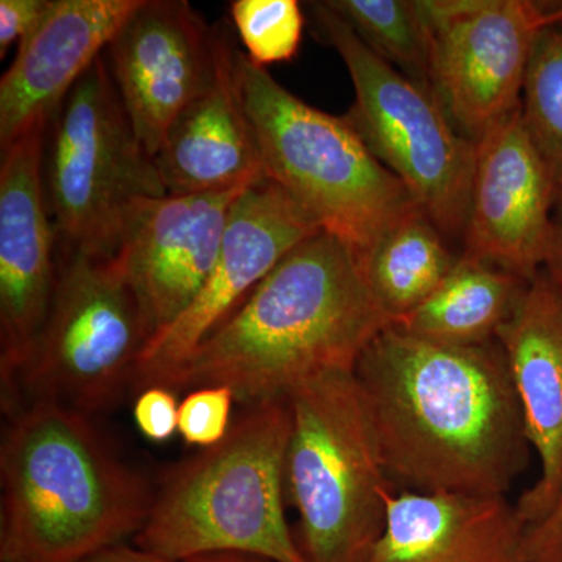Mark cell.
<instances>
[{
    "label": "cell",
    "mask_w": 562,
    "mask_h": 562,
    "mask_svg": "<svg viewBox=\"0 0 562 562\" xmlns=\"http://www.w3.org/2000/svg\"><path fill=\"white\" fill-rule=\"evenodd\" d=\"M387 479L416 492L505 495L530 441L501 342L384 328L355 368Z\"/></svg>",
    "instance_id": "obj_1"
},
{
    "label": "cell",
    "mask_w": 562,
    "mask_h": 562,
    "mask_svg": "<svg viewBox=\"0 0 562 562\" xmlns=\"http://www.w3.org/2000/svg\"><path fill=\"white\" fill-rule=\"evenodd\" d=\"M390 325L366 286L357 250L319 232L155 384L173 392L227 386L246 406L288 401L314 376L355 372L362 351Z\"/></svg>",
    "instance_id": "obj_2"
},
{
    "label": "cell",
    "mask_w": 562,
    "mask_h": 562,
    "mask_svg": "<svg viewBox=\"0 0 562 562\" xmlns=\"http://www.w3.org/2000/svg\"><path fill=\"white\" fill-rule=\"evenodd\" d=\"M0 446V561L81 562L143 530L154 490L92 417L22 403Z\"/></svg>",
    "instance_id": "obj_3"
},
{
    "label": "cell",
    "mask_w": 562,
    "mask_h": 562,
    "mask_svg": "<svg viewBox=\"0 0 562 562\" xmlns=\"http://www.w3.org/2000/svg\"><path fill=\"white\" fill-rule=\"evenodd\" d=\"M290 402L247 406L224 441L172 464L133 542L171 562L244 553L306 562L286 514Z\"/></svg>",
    "instance_id": "obj_4"
},
{
    "label": "cell",
    "mask_w": 562,
    "mask_h": 562,
    "mask_svg": "<svg viewBox=\"0 0 562 562\" xmlns=\"http://www.w3.org/2000/svg\"><path fill=\"white\" fill-rule=\"evenodd\" d=\"M238 76L266 179L283 188L322 232L360 254L420 210L344 116L303 102L241 50Z\"/></svg>",
    "instance_id": "obj_5"
},
{
    "label": "cell",
    "mask_w": 562,
    "mask_h": 562,
    "mask_svg": "<svg viewBox=\"0 0 562 562\" xmlns=\"http://www.w3.org/2000/svg\"><path fill=\"white\" fill-rule=\"evenodd\" d=\"M286 487L306 562H368L386 520L390 479L353 372L291 392Z\"/></svg>",
    "instance_id": "obj_6"
},
{
    "label": "cell",
    "mask_w": 562,
    "mask_h": 562,
    "mask_svg": "<svg viewBox=\"0 0 562 562\" xmlns=\"http://www.w3.org/2000/svg\"><path fill=\"white\" fill-rule=\"evenodd\" d=\"M43 184L58 249L98 258L116 257L136 203L168 194L103 55L47 124Z\"/></svg>",
    "instance_id": "obj_7"
},
{
    "label": "cell",
    "mask_w": 562,
    "mask_h": 562,
    "mask_svg": "<svg viewBox=\"0 0 562 562\" xmlns=\"http://www.w3.org/2000/svg\"><path fill=\"white\" fill-rule=\"evenodd\" d=\"M306 9L314 33L349 70L355 102L344 120L442 235L462 243L476 144L457 132L430 88L376 57L325 0Z\"/></svg>",
    "instance_id": "obj_8"
},
{
    "label": "cell",
    "mask_w": 562,
    "mask_h": 562,
    "mask_svg": "<svg viewBox=\"0 0 562 562\" xmlns=\"http://www.w3.org/2000/svg\"><path fill=\"white\" fill-rule=\"evenodd\" d=\"M149 341L120 260L58 249L49 313L3 406L11 413L44 401L91 417L109 412L133 387Z\"/></svg>",
    "instance_id": "obj_9"
},
{
    "label": "cell",
    "mask_w": 562,
    "mask_h": 562,
    "mask_svg": "<svg viewBox=\"0 0 562 562\" xmlns=\"http://www.w3.org/2000/svg\"><path fill=\"white\" fill-rule=\"evenodd\" d=\"M430 35V88L453 127L479 143L522 106L532 46L562 24V2L420 0Z\"/></svg>",
    "instance_id": "obj_10"
},
{
    "label": "cell",
    "mask_w": 562,
    "mask_h": 562,
    "mask_svg": "<svg viewBox=\"0 0 562 562\" xmlns=\"http://www.w3.org/2000/svg\"><path fill=\"white\" fill-rule=\"evenodd\" d=\"M319 232L279 184L265 179L247 188L233 205L213 271L187 312L147 342L133 387L140 391L179 368L291 250Z\"/></svg>",
    "instance_id": "obj_11"
},
{
    "label": "cell",
    "mask_w": 562,
    "mask_h": 562,
    "mask_svg": "<svg viewBox=\"0 0 562 562\" xmlns=\"http://www.w3.org/2000/svg\"><path fill=\"white\" fill-rule=\"evenodd\" d=\"M46 127L2 151L0 165V380L2 401L49 313L58 273L57 235L43 184Z\"/></svg>",
    "instance_id": "obj_12"
},
{
    "label": "cell",
    "mask_w": 562,
    "mask_h": 562,
    "mask_svg": "<svg viewBox=\"0 0 562 562\" xmlns=\"http://www.w3.org/2000/svg\"><path fill=\"white\" fill-rule=\"evenodd\" d=\"M103 57L136 135L155 158L172 122L209 83L214 25L187 0H139Z\"/></svg>",
    "instance_id": "obj_13"
},
{
    "label": "cell",
    "mask_w": 562,
    "mask_h": 562,
    "mask_svg": "<svg viewBox=\"0 0 562 562\" xmlns=\"http://www.w3.org/2000/svg\"><path fill=\"white\" fill-rule=\"evenodd\" d=\"M557 191L520 106L476 143L461 254L531 281L546 261Z\"/></svg>",
    "instance_id": "obj_14"
},
{
    "label": "cell",
    "mask_w": 562,
    "mask_h": 562,
    "mask_svg": "<svg viewBox=\"0 0 562 562\" xmlns=\"http://www.w3.org/2000/svg\"><path fill=\"white\" fill-rule=\"evenodd\" d=\"M165 194L128 214L120 260L150 339L194 302L220 258L236 199L246 191Z\"/></svg>",
    "instance_id": "obj_15"
},
{
    "label": "cell",
    "mask_w": 562,
    "mask_h": 562,
    "mask_svg": "<svg viewBox=\"0 0 562 562\" xmlns=\"http://www.w3.org/2000/svg\"><path fill=\"white\" fill-rule=\"evenodd\" d=\"M139 0H50L0 80V149L47 127Z\"/></svg>",
    "instance_id": "obj_16"
},
{
    "label": "cell",
    "mask_w": 562,
    "mask_h": 562,
    "mask_svg": "<svg viewBox=\"0 0 562 562\" xmlns=\"http://www.w3.org/2000/svg\"><path fill=\"white\" fill-rule=\"evenodd\" d=\"M238 54L228 24L214 25L209 83L172 122L154 158L169 194L239 190L266 179L244 106Z\"/></svg>",
    "instance_id": "obj_17"
},
{
    "label": "cell",
    "mask_w": 562,
    "mask_h": 562,
    "mask_svg": "<svg viewBox=\"0 0 562 562\" xmlns=\"http://www.w3.org/2000/svg\"><path fill=\"white\" fill-rule=\"evenodd\" d=\"M541 475L516 503L524 524L541 517L562 490V291L546 272L527 284L497 335Z\"/></svg>",
    "instance_id": "obj_18"
},
{
    "label": "cell",
    "mask_w": 562,
    "mask_h": 562,
    "mask_svg": "<svg viewBox=\"0 0 562 562\" xmlns=\"http://www.w3.org/2000/svg\"><path fill=\"white\" fill-rule=\"evenodd\" d=\"M522 530L505 495L391 490L368 562H517Z\"/></svg>",
    "instance_id": "obj_19"
},
{
    "label": "cell",
    "mask_w": 562,
    "mask_h": 562,
    "mask_svg": "<svg viewBox=\"0 0 562 562\" xmlns=\"http://www.w3.org/2000/svg\"><path fill=\"white\" fill-rule=\"evenodd\" d=\"M528 283L497 266L460 254L438 290L392 325L428 341L452 346L494 341Z\"/></svg>",
    "instance_id": "obj_20"
},
{
    "label": "cell",
    "mask_w": 562,
    "mask_h": 562,
    "mask_svg": "<svg viewBox=\"0 0 562 562\" xmlns=\"http://www.w3.org/2000/svg\"><path fill=\"white\" fill-rule=\"evenodd\" d=\"M460 255L420 210L395 222L358 254L366 286L391 325L438 290Z\"/></svg>",
    "instance_id": "obj_21"
},
{
    "label": "cell",
    "mask_w": 562,
    "mask_h": 562,
    "mask_svg": "<svg viewBox=\"0 0 562 562\" xmlns=\"http://www.w3.org/2000/svg\"><path fill=\"white\" fill-rule=\"evenodd\" d=\"M325 2L376 57L422 87L430 88V35L419 0Z\"/></svg>",
    "instance_id": "obj_22"
},
{
    "label": "cell",
    "mask_w": 562,
    "mask_h": 562,
    "mask_svg": "<svg viewBox=\"0 0 562 562\" xmlns=\"http://www.w3.org/2000/svg\"><path fill=\"white\" fill-rule=\"evenodd\" d=\"M528 135L562 187V24L542 29L532 46L522 91Z\"/></svg>",
    "instance_id": "obj_23"
},
{
    "label": "cell",
    "mask_w": 562,
    "mask_h": 562,
    "mask_svg": "<svg viewBox=\"0 0 562 562\" xmlns=\"http://www.w3.org/2000/svg\"><path fill=\"white\" fill-rule=\"evenodd\" d=\"M231 21L247 58L266 68L297 55L306 18L297 0H233Z\"/></svg>",
    "instance_id": "obj_24"
},
{
    "label": "cell",
    "mask_w": 562,
    "mask_h": 562,
    "mask_svg": "<svg viewBox=\"0 0 562 562\" xmlns=\"http://www.w3.org/2000/svg\"><path fill=\"white\" fill-rule=\"evenodd\" d=\"M236 397L227 386H203L188 392L180 402L179 432L184 442L209 449L224 441L232 430Z\"/></svg>",
    "instance_id": "obj_25"
},
{
    "label": "cell",
    "mask_w": 562,
    "mask_h": 562,
    "mask_svg": "<svg viewBox=\"0 0 562 562\" xmlns=\"http://www.w3.org/2000/svg\"><path fill=\"white\" fill-rule=\"evenodd\" d=\"M177 392L160 384L138 391L133 405V419L144 438L154 443H165L179 432V409Z\"/></svg>",
    "instance_id": "obj_26"
},
{
    "label": "cell",
    "mask_w": 562,
    "mask_h": 562,
    "mask_svg": "<svg viewBox=\"0 0 562 562\" xmlns=\"http://www.w3.org/2000/svg\"><path fill=\"white\" fill-rule=\"evenodd\" d=\"M517 562H562V490L541 517L524 524Z\"/></svg>",
    "instance_id": "obj_27"
},
{
    "label": "cell",
    "mask_w": 562,
    "mask_h": 562,
    "mask_svg": "<svg viewBox=\"0 0 562 562\" xmlns=\"http://www.w3.org/2000/svg\"><path fill=\"white\" fill-rule=\"evenodd\" d=\"M50 0H0V58L43 20Z\"/></svg>",
    "instance_id": "obj_28"
},
{
    "label": "cell",
    "mask_w": 562,
    "mask_h": 562,
    "mask_svg": "<svg viewBox=\"0 0 562 562\" xmlns=\"http://www.w3.org/2000/svg\"><path fill=\"white\" fill-rule=\"evenodd\" d=\"M542 271L562 291V187L558 188L554 199L552 228Z\"/></svg>",
    "instance_id": "obj_29"
},
{
    "label": "cell",
    "mask_w": 562,
    "mask_h": 562,
    "mask_svg": "<svg viewBox=\"0 0 562 562\" xmlns=\"http://www.w3.org/2000/svg\"><path fill=\"white\" fill-rule=\"evenodd\" d=\"M81 562H171L162 560L160 557H155L146 550L139 549L136 546H127V543H120V546L109 547V549L101 550V552L92 554Z\"/></svg>",
    "instance_id": "obj_30"
},
{
    "label": "cell",
    "mask_w": 562,
    "mask_h": 562,
    "mask_svg": "<svg viewBox=\"0 0 562 562\" xmlns=\"http://www.w3.org/2000/svg\"><path fill=\"white\" fill-rule=\"evenodd\" d=\"M184 562H277L268 558L255 557V554L244 553H216L205 554V557L192 558Z\"/></svg>",
    "instance_id": "obj_31"
}]
</instances>
